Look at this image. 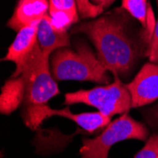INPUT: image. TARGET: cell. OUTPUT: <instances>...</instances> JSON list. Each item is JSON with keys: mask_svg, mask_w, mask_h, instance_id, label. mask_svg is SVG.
Returning a JSON list of instances; mask_svg holds the SVG:
<instances>
[{"mask_svg": "<svg viewBox=\"0 0 158 158\" xmlns=\"http://www.w3.org/2000/svg\"><path fill=\"white\" fill-rule=\"evenodd\" d=\"M124 9L116 8L71 28L70 34H85L99 61L114 77L129 79L140 62L149 57L152 32Z\"/></svg>", "mask_w": 158, "mask_h": 158, "instance_id": "obj_1", "label": "cell"}, {"mask_svg": "<svg viewBox=\"0 0 158 158\" xmlns=\"http://www.w3.org/2000/svg\"><path fill=\"white\" fill-rule=\"evenodd\" d=\"M50 71L56 81L111 83L109 71L82 39L77 40L73 48H63L53 52L50 56Z\"/></svg>", "mask_w": 158, "mask_h": 158, "instance_id": "obj_2", "label": "cell"}, {"mask_svg": "<svg viewBox=\"0 0 158 158\" xmlns=\"http://www.w3.org/2000/svg\"><path fill=\"white\" fill-rule=\"evenodd\" d=\"M19 76L23 77L25 82L23 110L47 105L52 98L60 94L50 71V56L43 53L39 44L27 57Z\"/></svg>", "mask_w": 158, "mask_h": 158, "instance_id": "obj_3", "label": "cell"}, {"mask_svg": "<svg viewBox=\"0 0 158 158\" xmlns=\"http://www.w3.org/2000/svg\"><path fill=\"white\" fill-rule=\"evenodd\" d=\"M82 103L95 107L104 116L127 114L132 108V97L127 85L116 77L109 84L97 86L89 90H79L64 95V104Z\"/></svg>", "mask_w": 158, "mask_h": 158, "instance_id": "obj_4", "label": "cell"}, {"mask_svg": "<svg viewBox=\"0 0 158 158\" xmlns=\"http://www.w3.org/2000/svg\"><path fill=\"white\" fill-rule=\"evenodd\" d=\"M148 138V128L128 114H123L119 118L110 122L96 137L82 139L80 158H108L110 149L116 143L129 139L147 141Z\"/></svg>", "mask_w": 158, "mask_h": 158, "instance_id": "obj_5", "label": "cell"}, {"mask_svg": "<svg viewBox=\"0 0 158 158\" xmlns=\"http://www.w3.org/2000/svg\"><path fill=\"white\" fill-rule=\"evenodd\" d=\"M53 116H59L74 121L85 132L93 134L104 129L110 122L111 118L104 116L100 112H90L73 114L68 107L64 109H52L48 104L22 110V118L25 125L31 130H38L45 119Z\"/></svg>", "mask_w": 158, "mask_h": 158, "instance_id": "obj_6", "label": "cell"}, {"mask_svg": "<svg viewBox=\"0 0 158 158\" xmlns=\"http://www.w3.org/2000/svg\"><path fill=\"white\" fill-rule=\"evenodd\" d=\"M126 85L132 97V108L154 102L158 99V64H145Z\"/></svg>", "mask_w": 158, "mask_h": 158, "instance_id": "obj_7", "label": "cell"}, {"mask_svg": "<svg viewBox=\"0 0 158 158\" xmlns=\"http://www.w3.org/2000/svg\"><path fill=\"white\" fill-rule=\"evenodd\" d=\"M39 23L40 21L32 23L20 30L10 46L6 56L2 59V61H10L15 64L16 68L11 75L13 78L20 75L26 60L38 44Z\"/></svg>", "mask_w": 158, "mask_h": 158, "instance_id": "obj_8", "label": "cell"}, {"mask_svg": "<svg viewBox=\"0 0 158 158\" xmlns=\"http://www.w3.org/2000/svg\"><path fill=\"white\" fill-rule=\"evenodd\" d=\"M49 10L48 0H18L7 27L19 31L23 27L41 21Z\"/></svg>", "mask_w": 158, "mask_h": 158, "instance_id": "obj_9", "label": "cell"}, {"mask_svg": "<svg viewBox=\"0 0 158 158\" xmlns=\"http://www.w3.org/2000/svg\"><path fill=\"white\" fill-rule=\"evenodd\" d=\"M38 44L43 53L51 56L56 50L70 47V33L56 30L48 13L39 23Z\"/></svg>", "mask_w": 158, "mask_h": 158, "instance_id": "obj_10", "label": "cell"}, {"mask_svg": "<svg viewBox=\"0 0 158 158\" xmlns=\"http://www.w3.org/2000/svg\"><path fill=\"white\" fill-rule=\"evenodd\" d=\"M24 98L25 82L23 77H10L1 88L0 112L3 114H11L23 104Z\"/></svg>", "mask_w": 158, "mask_h": 158, "instance_id": "obj_11", "label": "cell"}, {"mask_svg": "<svg viewBox=\"0 0 158 158\" xmlns=\"http://www.w3.org/2000/svg\"><path fill=\"white\" fill-rule=\"evenodd\" d=\"M150 4L148 0H122L121 8L134 17L140 26L153 33L155 20Z\"/></svg>", "mask_w": 158, "mask_h": 158, "instance_id": "obj_12", "label": "cell"}, {"mask_svg": "<svg viewBox=\"0 0 158 158\" xmlns=\"http://www.w3.org/2000/svg\"><path fill=\"white\" fill-rule=\"evenodd\" d=\"M48 15L50 17L52 26L56 30L64 32H68V30H71L80 19L79 12L60 10L50 8L48 10Z\"/></svg>", "mask_w": 158, "mask_h": 158, "instance_id": "obj_13", "label": "cell"}, {"mask_svg": "<svg viewBox=\"0 0 158 158\" xmlns=\"http://www.w3.org/2000/svg\"><path fill=\"white\" fill-rule=\"evenodd\" d=\"M79 13L83 19H95L104 12V10L91 2V0H76Z\"/></svg>", "mask_w": 158, "mask_h": 158, "instance_id": "obj_14", "label": "cell"}, {"mask_svg": "<svg viewBox=\"0 0 158 158\" xmlns=\"http://www.w3.org/2000/svg\"><path fill=\"white\" fill-rule=\"evenodd\" d=\"M134 158H158V134L151 135L145 146L135 155Z\"/></svg>", "mask_w": 158, "mask_h": 158, "instance_id": "obj_15", "label": "cell"}, {"mask_svg": "<svg viewBox=\"0 0 158 158\" xmlns=\"http://www.w3.org/2000/svg\"><path fill=\"white\" fill-rule=\"evenodd\" d=\"M48 2L50 9L79 12L76 0H48Z\"/></svg>", "mask_w": 158, "mask_h": 158, "instance_id": "obj_16", "label": "cell"}, {"mask_svg": "<svg viewBox=\"0 0 158 158\" xmlns=\"http://www.w3.org/2000/svg\"><path fill=\"white\" fill-rule=\"evenodd\" d=\"M156 2H157V7H158V0H156ZM148 58L150 59L152 63L158 64V17H157V20L155 21Z\"/></svg>", "mask_w": 158, "mask_h": 158, "instance_id": "obj_17", "label": "cell"}, {"mask_svg": "<svg viewBox=\"0 0 158 158\" xmlns=\"http://www.w3.org/2000/svg\"><path fill=\"white\" fill-rule=\"evenodd\" d=\"M148 124L155 129H158V103L149 107L142 112Z\"/></svg>", "mask_w": 158, "mask_h": 158, "instance_id": "obj_18", "label": "cell"}, {"mask_svg": "<svg viewBox=\"0 0 158 158\" xmlns=\"http://www.w3.org/2000/svg\"><path fill=\"white\" fill-rule=\"evenodd\" d=\"M114 1H117V0H91V2L93 4H95L97 6H99L103 10L108 9Z\"/></svg>", "mask_w": 158, "mask_h": 158, "instance_id": "obj_19", "label": "cell"}]
</instances>
